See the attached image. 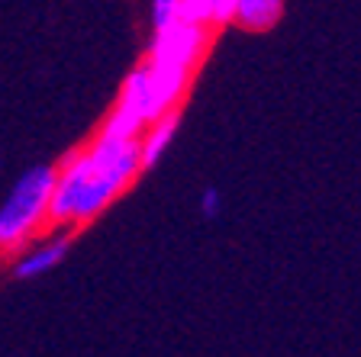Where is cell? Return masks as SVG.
I'll return each mask as SVG.
<instances>
[{
	"label": "cell",
	"instance_id": "6da1fadb",
	"mask_svg": "<svg viewBox=\"0 0 361 357\" xmlns=\"http://www.w3.org/2000/svg\"><path fill=\"white\" fill-rule=\"evenodd\" d=\"M139 139L97 132L84 149L68 151L55 164L49 229L78 232L126 194L142 174Z\"/></svg>",
	"mask_w": 361,
	"mask_h": 357
},
{
	"label": "cell",
	"instance_id": "7a4b0ae2",
	"mask_svg": "<svg viewBox=\"0 0 361 357\" xmlns=\"http://www.w3.org/2000/svg\"><path fill=\"white\" fill-rule=\"evenodd\" d=\"M207 49H210V26L178 20L165 30L152 32L142 68L149 75L158 113L178 110L180 97L188 94L190 77H194L197 65L203 61Z\"/></svg>",
	"mask_w": 361,
	"mask_h": 357
},
{
	"label": "cell",
	"instance_id": "3957f363",
	"mask_svg": "<svg viewBox=\"0 0 361 357\" xmlns=\"http://www.w3.org/2000/svg\"><path fill=\"white\" fill-rule=\"evenodd\" d=\"M55 164H32L23 171L0 203V261H10L49 229V203Z\"/></svg>",
	"mask_w": 361,
	"mask_h": 357
},
{
	"label": "cell",
	"instance_id": "277c9868",
	"mask_svg": "<svg viewBox=\"0 0 361 357\" xmlns=\"http://www.w3.org/2000/svg\"><path fill=\"white\" fill-rule=\"evenodd\" d=\"M71 235H75V232L52 229L49 238H36V242H30L20 254L10 258V277H13V280H36V277H45L49 270H55L61 261L68 258Z\"/></svg>",
	"mask_w": 361,
	"mask_h": 357
},
{
	"label": "cell",
	"instance_id": "5b68a950",
	"mask_svg": "<svg viewBox=\"0 0 361 357\" xmlns=\"http://www.w3.org/2000/svg\"><path fill=\"white\" fill-rule=\"evenodd\" d=\"M174 132H178V110L161 113V116L152 119L149 126L142 129V135H139V151H142L145 171L155 168V164L165 158V151L171 149V142H174Z\"/></svg>",
	"mask_w": 361,
	"mask_h": 357
},
{
	"label": "cell",
	"instance_id": "8992f818",
	"mask_svg": "<svg viewBox=\"0 0 361 357\" xmlns=\"http://www.w3.org/2000/svg\"><path fill=\"white\" fill-rule=\"evenodd\" d=\"M284 16V0H235L233 23L245 32H268Z\"/></svg>",
	"mask_w": 361,
	"mask_h": 357
},
{
	"label": "cell",
	"instance_id": "52a82bcc",
	"mask_svg": "<svg viewBox=\"0 0 361 357\" xmlns=\"http://www.w3.org/2000/svg\"><path fill=\"white\" fill-rule=\"evenodd\" d=\"M180 4H184V0H152V32L178 23L180 20Z\"/></svg>",
	"mask_w": 361,
	"mask_h": 357
},
{
	"label": "cell",
	"instance_id": "ba28073f",
	"mask_svg": "<svg viewBox=\"0 0 361 357\" xmlns=\"http://www.w3.org/2000/svg\"><path fill=\"white\" fill-rule=\"evenodd\" d=\"M180 20L197 23V26H210V30H213V23H210V0H184V4H180Z\"/></svg>",
	"mask_w": 361,
	"mask_h": 357
},
{
	"label": "cell",
	"instance_id": "9c48e42d",
	"mask_svg": "<svg viewBox=\"0 0 361 357\" xmlns=\"http://www.w3.org/2000/svg\"><path fill=\"white\" fill-rule=\"evenodd\" d=\"M219 209H223V196H219L216 187H203V194H200V213L207 219L219 216Z\"/></svg>",
	"mask_w": 361,
	"mask_h": 357
}]
</instances>
